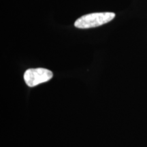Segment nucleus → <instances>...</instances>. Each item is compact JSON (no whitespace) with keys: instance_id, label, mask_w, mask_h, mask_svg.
<instances>
[{"instance_id":"1","label":"nucleus","mask_w":147,"mask_h":147,"mask_svg":"<svg viewBox=\"0 0 147 147\" xmlns=\"http://www.w3.org/2000/svg\"><path fill=\"white\" fill-rule=\"evenodd\" d=\"M115 17L114 12H95L82 16L75 21L74 26L79 29H89L109 23Z\"/></svg>"},{"instance_id":"2","label":"nucleus","mask_w":147,"mask_h":147,"mask_svg":"<svg viewBox=\"0 0 147 147\" xmlns=\"http://www.w3.org/2000/svg\"><path fill=\"white\" fill-rule=\"evenodd\" d=\"M53 74L45 68H31L25 71L24 80L27 86L35 87L38 84L48 82L53 78Z\"/></svg>"}]
</instances>
